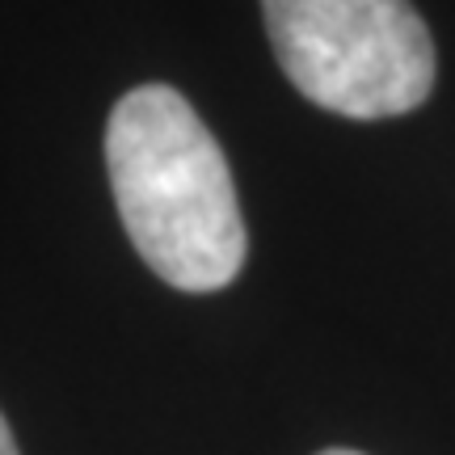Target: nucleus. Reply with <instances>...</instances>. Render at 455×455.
<instances>
[{
  "instance_id": "obj_1",
  "label": "nucleus",
  "mask_w": 455,
  "mask_h": 455,
  "mask_svg": "<svg viewBox=\"0 0 455 455\" xmlns=\"http://www.w3.org/2000/svg\"><path fill=\"white\" fill-rule=\"evenodd\" d=\"M106 173L118 220L148 270L178 291H220L244 266V215L228 161L195 106L140 84L106 123Z\"/></svg>"
},
{
  "instance_id": "obj_2",
  "label": "nucleus",
  "mask_w": 455,
  "mask_h": 455,
  "mask_svg": "<svg viewBox=\"0 0 455 455\" xmlns=\"http://www.w3.org/2000/svg\"><path fill=\"white\" fill-rule=\"evenodd\" d=\"M283 76L321 110L392 118L435 89V43L409 0H261Z\"/></svg>"
},
{
  "instance_id": "obj_3",
  "label": "nucleus",
  "mask_w": 455,
  "mask_h": 455,
  "mask_svg": "<svg viewBox=\"0 0 455 455\" xmlns=\"http://www.w3.org/2000/svg\"><path fill=\"white\" fill-rule=\"evenodd\" d=\"M0 455H17L13 430H9V422H4V413H0Z\"/></svg>"
},
{
  "instance_id": "obj_4",
  "label": "nucleus",
  "mask_w": 455,
  "mask_h": 455,
  "mask_svg": "<svg viewBox=\"0 0 455 455\" xmlns=\"http://www.w3.org/2000/svg\"><path fill=\"white\" fill-rule=\"evenodd\" d=\"M316 455H363V451H350V447H325V451H316Z\"/></svg>"
}]
</instances>
